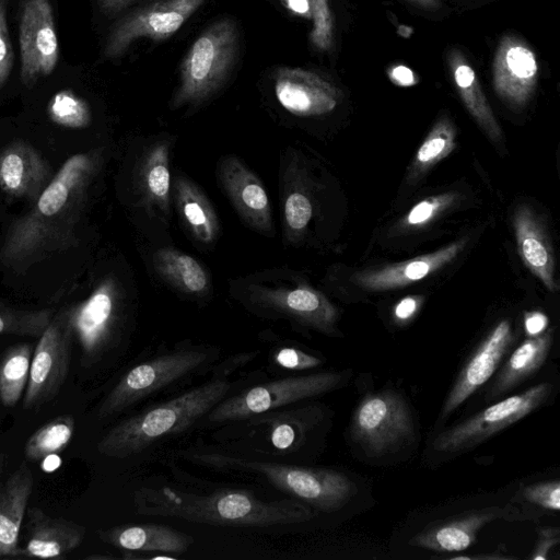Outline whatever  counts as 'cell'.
<instances>
[{"mask_svg": "<svg viewBox=\"0 0 560 560\" xmlns=\"http://www.w3.org/2000/svg\"><path fill=\"white\" fill-rule=\"evenodd\" d=\"M98 164L97 153H77L65 161L34 206L10 226L0 247V261L26 267L74 241L88 186Z\"/></svg>", "mask_w": 560, "mask_h": 560, "instance_id": "obj_1", "label": "cell"}, {"mask_svg": "<svg viewBox=\"0 0 560 560\" xmlns=\"http://www.w3.org/2000/svg\"><path fill=\"white\" fill-rule=\"evenodd\" d=\"M133 503L138 514L215 526L291 525L307 522L314 516V512L295 498L264 501L242 489H220L209 494H198L170 487H144L135 492Z\"/></svg>", "mask_w": 560, "mask_h": 560, "instance_id": "obj_2", "label": "cell"}, {"mask_svg": "<svg viewBox=\"0 0 560 560\" xmlns=\"http://www.w3.org/2000/svg\"><path fill=\"white\" fill-rule=\"evenodd\" d=\"M232 384L213 378L171 400L122 420L97 443L98 453L107 457L126 458L147 448L154 441L178 433L224 399Z\"/></svg>", "mask_w": 560, "mask_h": 560, "instance_id": "obj_3", "label": "cell"}, {"mask_svg": "<svg viewBox=\"0 0 560 560\" xmlns=\"http://www.w3.org/2000/svg\"><path fill=\"white\" fill-rule=\"evenodd\" d=\"M237 50L238 32L232 19H220L205 30L183 59L173 105L199 103L211 95L230 73Z\"/></svg>", "mask_w": 560, "mask_h": 560, "instance_id": "obj_4", "label": "cell"}, {"mask_svg": "<svg viewBox=\"0 0 560 560\" xmlns=\"http://www.w3.org/2000/svg\"><path fill=\"white\" fill-rule=\"evenodd\" d=\"M205 462L244 468L264 476L273 487L323 512L345 506L357 493L346 475L332 469L307 468L270 462L245 460L222 456H202Z\"/></svg>", "mask_w": 560, "mask_h": 560, "instance_id": "obj_5", "label": "cell"}, {"mask_svg": "<svg viewBox=\"0 0 560 560\" xmlns=\"http://www.w3.org/2000/svg\"><path fill=\"white\" fill-rule=\"evenodd\" d=\"M343 372L290 376L249 388L220 401L208 413L211 421L243 420L280 407L329 393L342 386Z\"/></svg>", "mask_w": 560, "mask_h": 560, "instance_id": "obj_6", "label": "cell"}, {"mask_svg": "<svg viewBox=\"0 0 560 560\" xmlns=\"http://www.w3.org/2000/svg\"><path fill=\"white\" fill-rule=\"evenodd\" d=\"M550 392V384L540 383L491 405L440 432L433 440V450L452 454L472 448L534 411L546 401Z\"/></svg>", "mask_w": 560, "mask_h": 560, "instance_id": "obj_7", "label": "cell"}, {"mask_svg": "<svg viewBox=\"0 0 560 560\" xmlns=\"http://www.w3.org/2000/svg\"><path fill=\"white\" fill-rule=\"evenodd\" d=\"M206 352L176 351L147 360L130 369L102 400L100 418L114 416L156 390L202 366Z\"/></svg>", "mask_w": 560, "mask_h": 560, "instance_id": "obj_8", "label": "cell"}, {"mask_svg": "<svg viewBox=\"0 0 560 560\" xmlns=\"http://www.w3.org/2000/svg\"><path fill=\"white\" fill-rule=\"evenodd\" d=\"M73 339L67 312L54 315L33 350L23 409H37L59 394L70 370Z\"/></svg>", "mask_w": 560, "mask_h": 560, "instance_id": "obj_9", "label": "cell"}, {"mask_svg": "<svg viewBox=\"0 0 560 560\" xmlns=\"http://www.w3.org/2000/svg\"><path fill=\"white\" fill-rule=\"evenodd\" d=\"M352 435L372 454L394 451L415 438L408 406L392 392L365 395L353 415Z\"/></svg>", "mask_w": 560, "mask_h": 560, "instance_id": "obj_10", "label": "cell"}, {"mask_svg": "<svg viewBox=\"0 0 560 560\" xmlns=\"http://www.w3.org/2000/svg\"><path fill=\"white\" fill-rule=\"evenodd\" d=\"M21 80L33 86L40 78L49 75L59 59L52 8L49 0H24L20 26Z\"/></svg>", "mask_w": 560, "mask_h": 560, "instance_id": "obj_11", "label": "cell"}, {"mask_svg": "<svg viewBox=\"0 0 560 560\" xmlns=\"http://www.w3.org/2000/svg\"><path fill=\"white\" fill-rule=\"evenodd\" d=\"M203 2L205 0H161L131 12L109 34L104 55L107 58L119 57L141 37L153 40L171 37Z\"/></svg>", "mask_w": 560, "mask_h": 560, "instance_id": "obj_12", "label": "cell"}, {"mask_svg": "<svg viewBox=\"0 0 560 560\" xmlns=\"http://www.w3.org/2000/svg\"><path fill=\"white\" fill-rule=\"evenodd\" d=\"M66 312L73 338L81 348V363L90 368L105 355L113 341L115 298L112 285L103 283L85 301Z\"/></svg>", "mask_w": 560, "mask_h": 560, "instance_id": "obj_13", "label": "cell"}, {"mask_svg": "<svg viewBox=\"0 0 560 560\" xmlns=\"http://www.w3.org/2000/svg\"><path fill=\"white\" fill-rule=\"evenodd\" d=\"M497 94L513 107H523L532 97L538 79L535 52L520 37L503 36L497 47L493 65Z\"/></svg>", "mask_w": 560, "mask_h": 560, "instance_id": "obj_14", "label": "cell"}, {"mask_svg": "<svg viewBox=\"0 0 560 560\" xmlns=\"http://www.w3.org/2000/svg\"><path fill=\"white\" fill-rule=\"evenodd\" d=\"M511 323H498L466 361L442 408V418L451 415L495 372L513 345Z\"/></svg>", "mask_w": 560, "mask_h": 560, "instance_id": "obj_15", "label": "cell"}, {"mask_svg": "<svg viewBox=\"0 0 560 560\" xmlns=\"http://www.w3.org/2000/svg\"><path fill=\"white\" fill-rule=\"evenodd\" d=\"M275 93L281 106L296 116H319L338 104V89L316 72L283 67L275 75Z\"/></svg>", "mask_w": 560, "mask_h": 560, "instance_id": "obj_16", "label": "cell"}, {"mask_svg": "<svg viewBox=\"0 0 560 560\" xmlns=\"http://www.w3.org/2000/svg\"><path fill=\"white\" fill-rule=\"evenodd\" d=\"M26 529L21 557L63 559L83 541L86 528L63 517H54L42 509L26 510Z\"/></svg>", "mask_w": 560, "mask_h": 560, "instance_id": "obj_17", "label": "cell"}, {"mask_svg": "<svg viewBox=\"0 0 560 560\" xmlns=\"http://www.w3.org/2000/svg\"><path fill=\"white\" fill-rule=\"evenodd\" d=\"M50 179L48 163L30 143L16 140L0 152V187L8 195L35 200Z\"/></svg>", "mask_w": 560, "mask_h": 560, "instance_id": "obj_18", "label": "cell"}, {"mask_svg": "<svg viewBox=\"0 0 560 560\" xmlns=\"http://www.w3.org/2000/svg\"><path fill=\"white\" fill-rule=\"evenodd\" d=\"M221 180L240 215L254 229L272 231L270 203L260 180L237 159L221 163Z\"/></svg>", "mask_w": 560, "mask_h": 560, "instance_id": "obj_19", "label": "cell"}, {"mask_svg": "<svg viewBox=\"0 0 560 560\" xmlns=\"http://www.w3.org/2000/svg\"><path fill=\"white\" fill-rule=\"evenodd\" d=\"M33 486V472L24 462L0 482V559L20 558L19 536Z\"/></svg>", "mask_w": 560, "mask_h": 560, "instance_id": "obj_20", "label": "cell"}, {"mask_svg": "<svg viewBox=\"0 0 560 560\" xmlns=\"http://www.w3.org/2000/svg\"><path fill=\"white\" fill-rule=\"evenodd\" d=\"M502 514L499 509L478 510L430 524L410 544L435 552L463 551L476 542L479 530Z\"/></svg>", "mask_w": 560, "mask_h": 560, "instance_id": "obj_21", "label": "cell"}, {"mask_svg": "<svg viewBox=\"0 0 560 560\" xmlns=\"http://www.w3.org/2000/svg\"><path fill=\"white\" fill-rule=\"evenodd\" d=\"M107 545L128 551H158L179 556L191 546V536L163 524L119 525L100 530Z\"/></svg>", "mask_w": 560, "mask_h": 560, "instance_id": "obj_22", "label": "cell"}, {"mask_svg": "<svg viewBox=\"0 0 560 560\" xmlns=\"http://www.w3.org/2000/svg\"><path fill=\"white\" fill-rule=\"evenodd\" d=\"M465 241L453 243L434 253L359 275L358 282L369 290H389L408 285L450 262L464 247Z\"/></svg>", "mask_w": 560, "mask_h": 560, "instance_id": "obj_23", "label": "cell"}, {"mask_svg": "<svg viewBox=\"0 0 560 560\" xmlns=\"http://www.w3.org/2000/svg\"><path fill=\"white\" fill-rule=\"evenodd\" d=\"M514 229L523 262L548 290L556 292L558 284L555 280V259L551 246L527 207H522L515 212Z\"/></svg>", "mask_w": 560, "mask_h": 560, "instance_id": "obj_24", "label": "cell"}, {"mask_svg": "<svg viewBox=\"0 0 560 560\" xmlns=\"http://www.w3.org/2000/svg\"><path fill=\"white\" fill-rule=\"evenodd\" d=\"M261 301L303 324L325 332L332 330L336 310L320 293L307 289L265 291Z\"/></svg>", "mask_w": 560, "mask_h": 560, "instance_id": "obj_25", "label": "cell"}, {"mask_svg": "<svg viewBox=\"0 0 560 560\" xmlns=\"http://www.w3.org/2000/svg\"><path fill=\"white\" fill-rule=\"evenodd\" d=\"M552 345V330L523 341L509 357L487 393L497 399L534 374L546 361Z\"/></svg>", "mask_w": 560, "mask_h": 560, "instance_id": "obj_26", "label": "cell"}, {"mask_svg": "<svg viewBox=\"0 0 560 560\" xmlns=\"http://www.w3.org/2000/svg\"><path fill=\"white\" fill-rule=\"evenodd\" d=\"M447 61L458 94L470 115L490 139L501 140L500 125L482 92L474 68L458 49L450 51Z\"/></svg>", "mask_w": 560, "mask_h": 560, "instance_id": "obj_27", "label": "cell"}, {"mask_svg": "<svg viewBox=\"0 0 560 560\" xmlns=\"http://www.w3.org/2000/svg\"><path fill=\"white\" fill-rule=\"evenodd\" d=\"M177 208L191 231L202 243L212 242L219 225L215 213L206 196L189 180L177 177L174 184Z\"/></svg>", "mask_w": 560, "mask_h": 560, "instance_id": "obj_28", "label": "cell"}, {"mask_svg": "<svg viewBox=\"0 0 560 560\" xmlns=\"http://www.w3.org/2000/svg\"><path fill=\"white\" fill-rule=\"evenodd\" d=\"M33 354L27 342L10 346L0 358V401L4 407L15 406L24 395Z\"/></svg>", "mask_w": 560, "mask_h": 560, "instance_id": "obj_29", "label": "cell"}, {"mask_svg": "<svg viewBox=\"0 0 560 560\" xmlns=\"http://www.w3.org/2000/svg\"><path fill=\"white\" fill-rule=\"evenodd\" d=\"M159 272L172 284L186 293H203L209 284L202 266L191 256L182 252L164 248L154 256Z\"/></svg>", "mask_w": 560, "mask_h": 560, "instance_id": "obj_30", "label": "cell"}, {"mask_svg": "<svg viewBox=\"0 0 560 560\" xmlns=\"http://www.w3.org/2000/svg\"><path fill=\"white\" fill-rule=\"evenodd\" d=\"M301 410H288L275 412L273 410L248 417L253 425L266 428L271 446L285 452L299 446L307 430V423L303 420Z\"/></svg>", "mask_w": 560, "mask_h": 560, "instance_id": "obj_31", "label": "cell"}, {"mask_svg": "<svg viewBox=\"0 0 560 560\" xmlns=\"http://www.w3.org/2000/svg\"><path fill=\"white\" fill-rule=\"evenodd\" d=\"M72 415H61L39 427L24 444V456L30 462H39L61 453L72 441L74 433Z\"/></svg>", "mask_w": 560, "mask_h": 560, "instance_id": "obj_32", "label": "cell"}, {"mask_svg": "<svg viewBox=\"0 0 560 560\" xmlns=\"http://www.w3.org/2000/svg\"><path fill=\"white\" fill-rule=\"evenodd\" d=\"M49 119L69 129L86 128L92 120L88 102L71 90L55 93L47 104Z\"/></svg>", "mask_w": 560, "mask_h": 560, "instance_id": "obj_33", "label": "cell"}, {"mask_svg": "<svg viewBox=\"0 0 560 560\" xmlns=\"http://www.w3.org/2000/svg\"><path fill=\"white\" fill-rule=\"evenodd\" d=\"M455 137L456 129L450 118H440L417 151L415 167L425 170L448 155L456 145Z\"/></svg>", "mask_w": 560, "mask_h": 560, "instance_id": "obj_34", "label": "cell"}, {"mask_svg": "<svg viewBox=\"0 0 560 560\" xmlns=\"http://www.w3.org/2000/svg\"><path fill=\"white\" fill-rule=\"evenodd\" d=\"M143 183L149 197L160 207H166L171 185L166 144H159L148 155L143 170Z\"/></svg>", "mask_w": 560, "mask_h": 560, "instance_id": "obj_35", "label": "cell"}, {"mask_svg": "<svg viewBox=\"0 0 560 560\" xmlns=\"http://www.w3.org/2000/svg\"><path fill=\"white\" fill-rule=\"evenodd\" d=\"M52 316L50 311H15L0 304V335L39 338Z\"/></svg>", "mask_w": 560, "mask_h": 560, "instance_id": "obj_36", "label": "cell"}, {"mask_svg": "<svg viewBox=\"0 0 560 560\" xmlns=\"http://www.w3.org/2000/svg\"><path fill=\"white\" fill-rule=\"evenodd\" d=\"M313 28L310 34L313 46L328 51L334 45V20L328 0H311Z\"/></svg>", "mask_w": 560, "mask_h": 560, "instance_id": "obj_37", "label": "cell"}, {"mask_svg": "<svg viewBox=\"0 0 560 560\" xmlns=\"http://www.w3.org/2000/svg\"><path fill=\"white\" fill-rule=\"evenodd\" d=\"M525 501L549 511H559L560 509V482L559 480H549L526 486L522 490Z\"/></svg>", "mask_w": 560, "mask_h": 560, "instance_id": "obj_38", "label": "cell"}, {"mask_svg": "<svg viewBox=\"0 0 560 560\" xmlns=\"http://www.w3.org/2000/svg\"><path fill=\"white\" fill-rule=\"evenodd\" d=\"M312 203L302 192H291L284 202L287 226L292 232H301L312 218Z\"/></svg>", "mask_w": 560, "mask_h": 560, "instance_id": "obj_39", "label": "cell"}, {"mask_svg": "<svg viewBox=\"0 0 560 560\" xmlns=\"http://www.w3.org/2000/svg\"><path fill=\"white\" fill-rule=\"evenodd\" d=\"M453 200V195H441L420 201L408 212L406 224L411 226L425 224Z\"/></svg>", "mask_w": 560, "mask_h": 560, "instance_id": "obj_40", "label": "cell"}, {"mask_svg": "<svg viewBox=\"0 0 560 560\" xmlns=\"http://www.w3.org/2000/svg\"><path fill=\"white\" fill-rule=\"evenodd\" d=\"M275 362L288 370H306L322 364V360L294 347L281 348L273 357Z\"/></svg>", "mask_w": 560, "mask_h": 560, "instance_id": "obj_41", "label": "cell"}, {"mask_svg": "<svg viewBox=\"0 0 560 560\" xmlns=\"http://www.w3.org/2000/svg\"><path fill=\"white\" fill-rule=\"evenodd\" d=\"M5 1L0 0V88L9 78L13 65V50L5 18Z\"/></svg>", "mask_w": 560, "mask_h": 560, "instance_id": "obj_42", "label": "cell"}, {"mask_svg": "<svg viewBox=\"0 0 560 560\" xmlns=\"http://www.w3.org/2000/svg\"><path fill=\"white\" fill-rule=\"evenodd\" d=\"M559 530L557 528H542L539 533V540L532 555L533 560H545L549 550L559 542Z\"/></svg>", "mask_w": 560, "mask_h": 560, "instance_id": "obj_43", "label": "cell"}, {"mask_svg": "<svg viewBox=\"0 0 560 560\" xmlns=\"http://www.w3.org/2000/svg\"><path fill=\"white\" fill-rule=\"evenodd\" d=\"M548 317L538 311L528 312L524 317V328L529 337H536L545 332Z\"/></svg>", "mask_w": 560, "mask_h": 560, "instance_id": "obj_44", "label": "cell"}, {"mask_svg": "<svg viewBox=\"0 0 560 560\" xmlns=\"http://www.w3.org/2000/svg\"><path fill=\"white\" fill-rule=\"evenodd\" d=\"M420 301L415 296H407L398 302L394 308V316L399 322L410 319L418 311Z\"/></svg>", "mask_w": 560, "mask_h": 560, "instance_id": "obj_45", "label": "cell"}, {"mask_svg": "<svg viewBox=\"0 0 560 560\" xmlns=\"http://www.w3.org/2000/svg\"><path fill=\"white\" fill-rule=\"evenodd\" d=\"M282 4L293 14L312 20L311 0H280Z\"/></svg>", "mask_w": 560, "mask_h": 560, "instance_id": "obj_46", "label": "cell"}, {"mask_svg": "<svg viewBox=\"0 0 560 560\" xmlns=\"http://www.w3.org/2000/svg\"><path fill=\"white\" fill-rule=\"evenodd\" d=\"M389 77L393 82L401 86L412 85L417 82L413 72L404 66L393 68L389 72Z\"/></svg>", "mask_w": 560, "mask_h": 560, "instance_id": "obj_47", "label": "cell"}, {"mask_svg": "<svg viewBox=\"0 0 560 560\" xmlns=\"http://www.w3.org/2000/svg\"><path fill=\"white\" fill-rule=\"evenodd\" d=\"M100 8L106 13H117L129 5L133 0H96Z\"/></svg>", "mask_w": 560, "mask_h": 560, "instance_id": "obj_48", "label": "cell"}, {"mask_svg": "<svg viewBox=\"0 0 560 560\" xmlns=\"http://www.w3.org/2000/svg\"><path fill=\"white\" fill-rule=\"evenodd\" d=\"M410 1L411 3L420 7V8H423L425 10H434L436 8H439L440 5V0H408Z\"/></svg>", "mask_w": 560, "mask_h": 560, "instance_id": "obj_49", "label": "cell"}, {"mask_svg": "<svg viewBox=\"0 0 560 560\" xmlns=\"http://www.w3.org/2000/svg\"><path fill=\"white\" fill-rule=\"evenodd\" d=\"M5 460H7L5 454L0 452V475L4 469Z\"/></svg>", "mask_w": 560, "mask_h": 560, "instance_id": "obj_50", "label": "cell"}]
</instances>
